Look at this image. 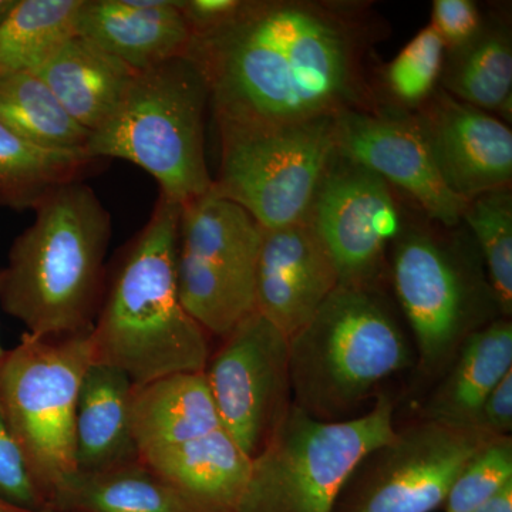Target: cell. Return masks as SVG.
Wrapping results in <instances>:
<instances>
[{
  "instance_id": "6da1fadb",
  "label": "cell",
  "mask_w": 512,
  "mask_h": 512,
  "mask_svg": "<svg viewBox=\"0 0 512 512\" xmlns=\"http://www.w3.org/2000/svg\"><path fill=\"white\" fill-rule=\"evenodd\" d=\"M370 29L359 3L245 0L225 25L192 35L185 56L218 126H293L377 110L363 69Z\"/></svg>"
},
{
  "instance_id": "7a4b0ae2",
  "label": "cell",
  "mask_w": 512,
  "mask_h": 512,
  "mask_svg": "<svg viewBox=\"0 0 512 512\" xmlns=\"http://www.w3.org/2000/svg\"><path fill=\"white\" fill-rule=\"evenodd\" d=\"M181 205L160 195L117 269L92 326L94 355L123 370L134 386L177 373H202L210 360L207 332L178 295Z\"/></svg>"
},
{
  "instance_id": "3957f363",
  "label": "cell",
  "mask_w": 512,
  "mask_h": 512,
  "mask_svg": "<svg viewBox=\"0 0 512 512\" xmlns=\"http://www.w3.org/2000/svg\"><path fill=\"white\" fill-rule=\"evenodd\" d=\"M33 210L35 220L0 271L3 309L35 338L86 332L109 247V212L80 180L47 191Z\"/></svg>"
},
{
  "instance_id": "277c9868",
  "label": "cell",
  "mask_w": 512,
  "mask_h": 512,
  "mask_svg": "<svg viewBox=\"0 0 512 512\" xmlns=\"http://www.w3.org/2000/svg\"><path fill=\"white\" fill-rule=\"evenodd\" d=\"M412 362L409 339L379 286L339 284L289 339L292 403L318 420L355 419Z\"/></svg>"
},
{
  "instance_id": "5b68a950",
  "label": "cell",
  "mask_w": 512,
  "mask_h": 512,
  "mask_svg": "<svg viewBox=\"0 0 512 512\" xmlns=\"http://www.w3.org/2000/svg\"><path fill=\"white\" fill-rule=\"evenodd\" d=\"M207 82L187 56L134 74L111 119L87 144L92 158H119L156 178L161 195L184 205L211 191L205 160Z\"/></svg>"
},
{
  "instance_id": "8992f818",
  "label": "cell",
  "mask_w": 512,
  "mask_h": 512,
  "mask_svg": "<svg viewBox=\"0 0 512 512\" xmlns=\"http://www.w3.org/2000/svg\"><path fill=\"white\" fill-rule=\"evenodd\" d=\"M394 433V406L386 394L343 421L318 420L289 404L252 457L238 512H335L357 466Z\"/></svg>"
},
{
  "instance_id": "52a82bcc",
  "label": "cell",
  "mask_w": 512,
  "mask_h": 512,
  "mask_svg": "<svg viewBox=\"0 0 512 512\" xmlns=\"http://www.w3.org/2000/svg\"><path fill=\"white\" fill-rule=\"evenodd\" d=\"M90 332L57 339L25 333L0 365V407L47 501L77 471V399L96 360Z\"/></svg>"
},
{
  "instance_id": "ba28073f",
  "label": "cell",
  "mask_w": 512,
  "mask_h": 512,
  "mask_svg": "<svg viewBox=\"0 0 512 512\" xmlns=\"http://www.w3.org/2000/svg\"><path fill=\"white\" fill-rule=\"evenodd\" d=\"M220 173L212 190L235 202L262 229L308 220L336 151L335 119L284 127L218 126Z\"/></svg>"
},
{
  "instance_id": "9c48e42d",
  "label": "cell",
  "mask_w": 512,
  "mask_h": 512,
  "mask_svg": "<svg viewBox=\"0 0 512 512\" xmlns=\"http://www.w3.org/2000/svg\"><path fill=\"white\" fill-rule=\"evenodd\" d=\"M264 229L214 190L181 205L177 285L181 305L205 332L228 336L255 311Z\"/></svg>"
},
{
  "instance_id": "30bf717a",
  "label": "cell",
  "mask_w": 512,
  "mask_h": 512,
  "mask_svg": "<svg viewBox=\"0 0 512 512\" xmlns=\"http://www.w3.org/2000/svg\"><path fill=\"white\" fill-rule=\"evenodd\" d=\"M394 241L397 298L412 328L421 366L434 373L454 359L467 336L493 322L485 316L487 301H497L493 291H485L490 286L430 232L410 229Z\"/></svg>"
},
{
  "instance_id": "8fae6325",
  "label": "cell",
  "mask_w": 512,
  "mask_h": 512,
  "mask_svg": "<svg viewBox=\"0 0 512 512\" xmlns=\"http://www.w3.org/2000/svg\"><path fill=\"white\" fill-rule=\"evenodd\" d=\"M495 437L429 417L396 430L357 466L340 512H433L468 461Z\"/></svg>"
},
{
  "instance_id": "7c38bea8",
  "label": "cell",
  "mask_w": 512,
  "mask_h": 512,
  "mask_svg": "<svg viewBox=\"0 0 512 512\" xmlns=\"http://www.w3.org/2000/svg\"><path fill=\"white\" fill-rule=\"evenodd\" d=\"M222 429L254 457L288 409L289 339L254 311L204 370Z\"/></svg>"
},
{
  "instance_id": "4fadbf2b",
  "label": "cell",
  "mask_w": 512,
  "mask_h": 512,
  "mask_svg": "<svg viewBox=\"0 0 512 512\" xmlns=\"http://www.w3.org/2000/svg\"><path fill=\"white\" fill-rule=\"evenodd\" d=\"M308 220L342 285H377L384 249L403 231L392 187L338 151L320 181Z\"/></svg>"
},
{
  "instance_id": "5bb4252c",
  "label": "cell",
  "mask_w": 512,
  "mask_h": 512,
  "mask_svg": "<svg viewBox=\"0 0 512 512\" xmlns=\"http://www.w3.org/2000/svg\"><path fill=\"white\" fill-rule=\"evenodd\" d=\"M336 151L406 192L427 217L443 227L463 221L468 202L441 177L416 114L345 111L335 117Z\"/></svg>"
},
{
  "instance_id": "9a60e30c",
  "label": "cell",
  "mask_w": 512,
  "mask_h": 512,
  "mask_svg": "<svg viewBox=\"0 0 512 512\" xmlns=\"http://www.w3.org/2000/svg\"><path fill=\"white\" fill-rule=\"evenodd\" d=\"M444 183L470 202L511 187V128L487 111L437 90L416 114Z\"/></svg>"
},
{
  "instance_id": "2e32d148",
  "label": "cell",
  "mask_w": 512,
  "mask_h": 512,
  "mask_svg": "<svg viewBox=\"0 0 512 512\" xmlns=\"http://www.w3.org/2000/svg\"><path fill=\"white\" fill-rule=\"evenodd\" d=\"M340 284L311 221L264 229L255 275V311L291 339Z\"/></svg>"
},
{
  "instance_id": "e0dca14e",
  "label": "cell",
  "mask_w": 512,
  "mask_h": 512,
  "mask_svg": "<svg viewBox=\"0 0 512 512\" xmlns=\"http://www.w3.org/2000/svg\"><path fill=\"white\" fill-rule=\"evenodd\" d=\"M183 0H83L76 35L144 72L185 56L192 32Z\"/></svg>"
},
{
  "instance_id": "ac0fdd59",
  "label": "cell",
  "mask_w": 512,
  "mask_h": 512,
  "mask_svg": "<svg viewBox=\"0 0 512 512\" xmlns=\"http://www.w3.org/2000/svg\"><path fill=\"white\" fill-rule=\"evenodd\" d=\"M191 512H238L252 458L224 429L140 458Z\"/></svg>"
},
{
  "instance_id": "d6986e66",
  "label": "cell",
  "mask_w": 512,
  "mask_h": 512,
  "mask_svg": "<svg viewBox=\"0 0 512 512\" xmlns=\"http://www.w3.org/2000/svg\"><path fill=\"white\" fill-rule=\"evenodd\" d=\"M33 72L49 86L64 110L90 133L116 113L136 74L79 35L64 40Z\"/></svg>"
},
{
  "instance_id": "ffe728a7",
  "label": "cell",
  "mask_w": 512,
  "mask_h": 512,
  "mask_svg": "<svg viewBox=\"0 0 512 512\" xmlns=\"http://www.w3.org/2000/svg\"><path fill=\"white\" fill-rule=\"evenodd\" d=\"M130 377L94 360L84 373L76 407L74 439L77 470L96 471L138 460L131 430Z\"/></svg>"
},
{
  "instance_id": "44dd1931",
  "label": "cell",
  "mask_w": 512,
  "mask_h": 512,
  "mask_svg": "<svg viewBox=\"0 0 512 512\" xmlns=\"http://www.w3.org/2000/svg\"><path fill=\"white\" fill-rule=\"evenodd\" d=\"M205 373H177L134 387L131 430L138 460L221 429Z\"/></svg>"
},
{
  "instance_id": "7402d4cb",
  "label": "cell",
  "mask_w": 512,
  "mask_h": 512,
  "mask_svg": "<svg viewBox=\"0 0 512 512\" xmlns=\"http://www.w3.org/2000/svg\"><path fill=\"white\" fill-rule=\"evenodd\" d=\"M429 406V419L476 427L484 400L512 370V325L495 319L471 333Z\"/></svg>"
},
{
  "instance_id": "603a6c76",
  "label": "cell",
  "mask_w": 512,
  "mask_h": 512,
  "mask_svg": "<svg viewBox=\"0 0 512 512\" xmlns=\"http://www.w3.org/2000/svg\"><path fill=\"white\" fill-rule=\"evenodd\" d=\"M49 504L70 512H191L164 480L140 460L96 471H74Z\"/></svg>"
},
{
  "instance_id": "cb8c5ba5",
  "label": "cell",
  "mask_w": 512,
  "mask_h": 512,
  "mask_svg": "<svg viewBox=\"0 0 512 512\" xmlns=\"http://www.w3.org/2000/svg\"><path fill=\"white\" fill-rule=\"evenodd\" d=\"M0 123L33 146L59 153L87 154L92 136L33 70L0 79Z\"/></svg>"
},
{
  "instance_id": "d4e9b609",
  "label": "cell",
  "mask_w": 512,
  "mask_h": 512,
  "mask_svg": "<svg viewBox=\"0 0 512 512\" xmlns=\"http://www.w3.org/2000/svg\"><path fill=\"white\" fill-rule=\"evenodd\" d=\"M446 53L440 77L444 92L487 113L510 109L512 40L507 26L484 23L470 43Z\"/></svg>"
},
{
  "instance_id": "484cf974",
  "label": "cell",
  "mask_w": 512,
  "mask_h": 512,
  "mask_svg": "<svg viewBox=\"0 0 512 512\" xmlns=\"http://www.w3.org/2000/svg\"><path fill=\"white\" fill-rule=\"evenodd\" d=\"M83 0H16L0 23V79L35 70L76 35Z\"/></svg>"
},
{
  "instance_id": "4316f807",
  "label": "cell",
  "mask_w": 512,
  "mask_h": 512,
  "mask_svg": "<svg viewBox=\"0 0 512 512\" xmlns=\"http://www.w3.org/2000/svg\"><path fill=\"white\" fill-rule=\"evenodd\" d=\"M96 158L43 150L0 123V194L5 205L33 208L57 185L80 180Z\"/></svg>"
},
{
  "instance_id": "83f0119b",
  "label": "cell",
  "mask_w": 512,
  "mask_h": 512,
  "mask_svg": "<svg viewBox=\"0 0 512 512\" xmlns=\"http://www.w3.org/2000/svg\"><path fill=\"white\" fill-rule=\"evenodd\" d=\"M466 221L481 248L490 274L491 291L504 318L512 312L511 187L487 192L468 202Z\"/></svg>"
},
{
  "instance_id": "f1b7e54d",
  "label": "cell",
  "mask_w": 512,
  "mask_h": 512,
  "mask_svg": "<svg viewBox=\"0 0 512 512\" xmlns=\"http://www.w3.org/2000/svg\"><path fill=\"white\" fill-rule=\"evenodd\" d=\"M446 62V46L430 26L400 50L384 73L390 96L402 106L419 107L437 92Z\"/></svg>"
},
{
  "instance_id": "f546056e",
  "label": "cell",
  "mask_w": 512,
  "mask_h": 512,
  "mask_svg": "<svg viewBox=\"0 0 512 512\" xmlns=\"http://www.w3.org/2000/svg\"><path fill=\"white\" fill-rule=\"evenodd\" d=\"M510 481L511 437H495L460 471L448 491L444 508L446 512H474Z\"/></svg>"
},
{
  "instance_id": "4dcf8cb0",
  "label": "cell",
  "mask_w": 512,
  "mask_h": 512,
  "mask_svg": "<svg viewBox=\"0 0 512 512\" xmlns=\"http://www.w3.org/2000/svg\"><path fill=\"white\" fill-rule=\"evenodd\" d=\"M0 500L20 510L37 511L49 505L36 483L25 454L0 407Z\"/></svg>"
},
{
  "instance_id": "1f68e13d",
  "label": "cell",
  "mask_w": 512,
  "mask_h": 512,
  "mask_svg": "<svg viewBox=\"0 0 512 512\" xmlns=\"http://www.w3.org/2000/svg\"><path fill=\"white\" fill-rule=\"evenodd\" d=\"M480 9L471 0H434L430 28L439 35L446 52L466 46L483 29Z\"/></svg>"
},
{
  "instance_id": "d6a6232c",
  "label": "cell",
  "mask_w": 512,
  "mask_h": 512,
  "mask_svg": "<svg viewBox=\"0 0 512 512\" xmlns=\"http://www.w3.org/2000/svg\"><path fill=\"white\" fill-rule=\"evenodd\" d=\"M477 429L494 436H508L512 430V370L484 400L476 420Z\"/></svg>"
},
{
  "instance_id": "836d02e7",
  "label": "cell",
  "mask_w": 512,
  "mask_h": 512,
  "mask_svg": "<svg viewBox=\"0 0 512 512\" xmlns=\"http://www.w3.org/2000/svg\"><path fill=\"white\" fill-rule=\"evenodd\" d=\"M245 0H183V15L192 35L225 25L238 15Z\"/></svg>"
},
{
  "instance_id": "e575fe53",
  "label": "cell",
  "mask_w": 512,
  "mask_h": 512,
  "mask_svg": "<svg viewBox=\"0 0 512 512\" xmlns=\"http://www.w3.org/2000/svg\"><path fill=\"white\" fill-rule=\"evenodd\" d=\"M474 512H512V481Z\"/></svg>"
},
{
  "instance_id": "d590c367",
  "label": "cell",
  "mask_w": 512,
  "mask_h": 512,
  "mask_svg": "<svg viewBox=\"0 0 512 512\" xmlns=\"http://www.w3.org/2000/svg\"><path fill=\"white\" fill-rule=\"evenodd\" d=\"M16 5V0H0V23L9 15L10 10Z\"/></svg>"
},
{
  "instance_id": "8d00e7d4",
  "label": "cell",
  "mask_w": 512,
  "mask_h": 512,
  "mask_svg": "<svg viewBox=\"0 0 512 512\" xmlns=\"http://www.w3.org/2000/svg\"><path fill=\"white\" fill-rule=\"evenodd\" d=\"M0 512H28L26 510H20V508L13 507L5 501L0 500Z\"/></svg>"
},
{
  "instance_id": "74e56055",
  "label": "cell",
  "mask_w": 512,
  "mask_h": 512,
  "mask_svg": "<svg viewBox=\"0 0 512 512\" xmlns=\"http://www.w3.org/2000/svg\"><path fill=\"white\" fill-rule=\"evenodd\" d=\"M28 512H70V511H64L60 510V508L55 507V505H46V507L40 508V510L37 511H28Z\"/></svg>"
},
{
  "instance_id": "f35d334b",
  "label": "cell",
  "mask_w": 512,
  "mask_h": 512,
  "mask_svg": "<svg viewBox=\"0 0 512 512\" xmlns=\"http://www.w3.org/2000/svg\"><path fill=\"white\" fill-rule=\"evenodd\" d=\"M6 350L2 348V345H0V365H2L3 360H5L6 357Z\"/></svg>"
},
{
  "instance_id": "ab89813d",
  "label": "cell",
  "mask_w": 512,
  "mask_h": 512,
  "mask_svg": "<svg viewBox=\"0 0 512 512\" xmlns=\"http://www.w3.org/2000/svg\"><path fill=\"white\" fill-rule=\"evenodd\" d=\"M0 204L5 205V201H3L2 194H0Z\"/></svg>"
}]
</instances>
